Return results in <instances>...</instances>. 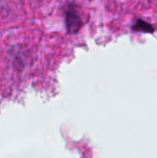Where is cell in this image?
Masks as SVG:
<instances>
[{
  "instance_id": "1",
  "label": "cell",
  "mask_w": 157,
  "mask_h": 158,
  "mask_svg": "<svg viewBox=\"0 0 157 158\" xmlns=\"http://www.w3.org/2000/svg\"><path fill=\"white\" fill-rule=\"evenodd\" d=\"M67 26H68V29L70 32H75L79 30V28L81 26V19L75 12H73V11L68 12V14H67Z\"/></svg>"
},
{
  "instance_id": "2",
  "label": "cell",
  "mask_w": 157,
  "mask_h": 158,
  "mask_svg": "<svg viewBox=\"0 0 157 158\" xmlns=\"http://www.w3.org/2000/svg\"><path fill=\"white\" fill-rule=\"evenodd\" d=\"M134 29L136 31H145V32H153L154 31V28L148 24L147 22L143 21V20H138V22L136 23V26L134 27Z\"/></svg>"
}]
</instances>
